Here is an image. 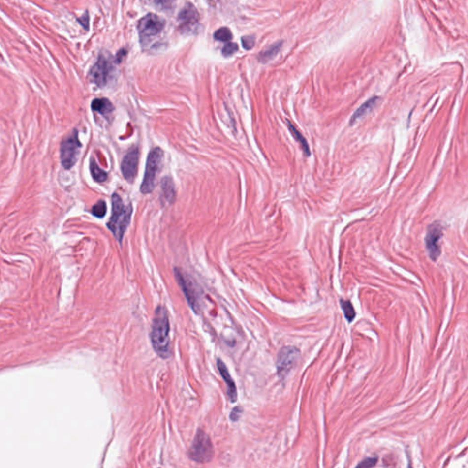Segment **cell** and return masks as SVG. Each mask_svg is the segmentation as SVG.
I'll list each match as a JSON object with an SVG mask.
<instances>
[{
    "label": "cell",
    "instance_id": "obj_1",
    "mask_svg": "<svg viewBox=\"0 0 468 468\" xmlns=\"http://www.w3.org/2000/svg\"><path fill=\"white\" fill-rule=\"evenodd\" d=\"M169 331L170 324L167 309L159 306L155 311L150 340L155 351L162 359H168L171 356Z\"/></svg>",
    "mask_w": 468,
    "mask_h": 468
},
{
    "label": "cell",
    "instance_id": "obj_2",
    "mask_svg": "<svg viewBox=\"0 0 468 468\" xmlns=\"http://www.w3.org/2000/svg\"><path fill=\"white\" fill-rule=\"evenodd\" d=\"M132 212V206L124 204L123 199L117 193L112 196V216L107 227L120 244H122L124 234L130 224Z\"/></svg>",
    "mask_w": 468,
    "mask_h": 468
},
{
    "label": "cell",
    "instance_id": "obj_3",
    "mask_svg": "<svg viewBox=\"0 0 468 468\" xmlns=\"http://www.w3.org/2000/svg\"><path fill=\"white\" fill-rule=\"evenodd\" d=\"M164 161V152L159 148H155L148 154L145 176L141 185V192L149 194L152 192L156 185L157 176L159 174Z\"/></svg>",
    "mask_w": 468,
    "mask_h": 468
},
{
    "label": "cell",
    "instance_id": "obj_4",
    "mask_svg": "<svg viewBox=\"0 0 468 468\" xmlns=\"http://www.w3.org/2000/svg\"><path fill=\"white\" fill-rule=\"evenodd\" d=\"M188 455L193 461L198 463H208L214 455V448L209 436L202 430H199L193 440L192 444L188 451Z\"/></svg>",
    "mask_w": 468,
    "mask_h": 468
},
{
    "label": "cell",
    "instance_id": "obj_5",
    "mask_svg": "<svg viewBox=\"0 0 468 468\" xmlns=\"http://www.w3.org/2000/svg\"><path fill=\"white\" fill-rule=\"evenodd\" d=\"M175 277L190 308H192L194 312L199 313L200 309V292L197 283L191 276L179 268H175Z\"/></svg>",
    "mask_w": 468,
    "mask_h": 468
},
{
    "label": "cell",
    "instance_id": "obj_6",
    "mask_svg": "<svg viewBox=\"0 0 468 468\" xmlns=\"http://www.w3.org/2000/svg\"><path fill=\"white\" fill-rule=\"evenodd\" d=\"M165 27V21L160 17L148 14L138 21V33L142 46H147L160 34Z\"/></svg>",
    "mask_w": 468,
    "mask_h": 468
},
{
    "label": "cell",
    "instance_id": "obj_7",
    "mask_svg": "<svg viewBox=\"0 0 468 468\" xmlns=\"http://www.w3.org/2000/svg\"><path fill=\"white\" fill-rule=\"evenodd\" d=\"M82 144L78 137L77 130H73L61 145V162L66 169L73 167L78 160Z\"/></svg>",
    "mask_w": 468,
    "mask_h": 468
},
{
    "label": "cell",
    "instance_id": "obj_8",
    "mask_svg": "<svg viewBox=\"0 0 468 468\" xmlns=\"http://www.w3.org/2000/svg\"><path fill=\"white\" fill-rule=\"evenodd\" d=\"M115 72V66L111 57L101 54L89 72V78L98 87H104L109 83Z\"/></svg>",
    "mask_w": 468,
    "mask_h": 468
},
{
    "label": "cell",
    "instance_id": "obj_9",
    "mask_svg": "<svg viewBox=\"0 0 468 468\" xmlns=\"http://www.w3.org/2000/svg\"><path fill=\"white\" fill-rule=\"evenodd\" d=\"M300 352L295 346H284L280 350L276 360L277 374L280 378H284L294 368Z\"/></svg>",
    "mask_w": 468,
    "mask_h": 468
},
{
    "label": "cell",
    "instance_id": "obj_10",
    "mask_svg": "<svg viewBox=\"0 0 468 468\" xmlns=\"http://www.w3.org/2000/svg\"><path fill=\"white\" fill-rule=\"evenodd\" d=\"M442 237V227L440 223L435 222L430 225L425 236V245L429 256L433 261H436L441 255V244Z\"/></svg>",
    "mask_w": 468,
    "mask_h": 468
},
{
    "label": "cell",
    "instance_id": "obj_11",
    "mask_svg": "<svg viewBox=\"0 0 468 468\" xmlns=\"http://www.w3.org/2000/svg\"><path fill=\"white\" fill-rule=\"evenodd\" d=\"M199 14L191 3H187L179 15L180 30L183 32H192L199 24Z\"/></svg>",
    "mask_w": 468,
    "mask_h": 468
},
{
    "label": "cell",
    "instance_id": "obj_12",
    "mask_svg": "<svg viewBox=\"0 0 468 468\" xmlns=\"http://www.w3.org/2000/svg\"><path fill=\"white\" fill-rule=\"evenodd\" d=\"M139 163V150L137 147H134L129 150L125 156L121 164L123 176L128 182H133L137 174Z\"/></svg>",
    "mask_w": 468,
    "mask_h": 468
},
{
    "label": "cell",
    "instance_id": "obj_13",
    "mask_svg": "<svg viewBox=\"0 0 468 468\" xmlns=\"http://www.w3.org/2000/svg\"><path fill=\"white\" fill-rule=\"evenodd\" d=\"M217 366H218V372L220 373L221 377L224 379L225 383L227 385V391H228V396L230 398V401L231 403H235L238 399L236 385H235L233 379L231 378V374H230L227 367L225 365L224 362L221 361L220 359H218L217 360Z\"/></svg>",
    "mask_w": 468,
    "mask_h": 468
},
{
    "label": "cell",
    "instance_id": "obj_14",
    "mask_svg": "<svg viewBox=\"0 0 468 468\" xmlns=\"http://www.w3.org/2000/svg\"><path fill=\"white\" fill-rule=\"evenodd\" d=\"M92 109L94 112L99 113L100 115H102L103 117H105L106 119L109 120L110 116L113 114L115 107H114L113 103H111L108 99L98 98V99H94L93 101Z\"/></svg>",
    "mask_w": 468,
    "mask_h": 468
},
{
    "label": "cell",
    "instance_id": "obj_15",
    "mask_svg": "<svg viewBox=\"0 0 468 468\" xmlns=\"http://www.w3.org/2000/svg\"><path fill=\"white\" fill-rule=\"evenodd\" d=\"M378 100H379L378 97H372L370 100H368L366 103H363L359 109L354 113V115L351 117V120H350V124L352 125L354 123L357 122L361 117L365 116L368 113H370L375 107V105L378 103Z\"/></svg>",
    "mask_w": 468,
    "mask_h": 468
},
{
    "label": "cell",
    "instance_id": "obj_16",
    "mask_svg": "<svg viewBox=\"0 0 468 468\" xmlns=\"http://www.w3.org/2000/svg\"><path fill=\"white\" fill-rule=\"evenodd\" d=\"M282 45V41H278L275 44L267 47L266 49H264L263 52L259 54V56H258L259 61L263 63H265V62L271 61L272 59L275 58L276 55L278 54V52H280V49H281Z\"/></svg>",
    "mask_w": 468,
    "mask_h": 468
},
{
    "label": "cell",
    "instance_id": "obj_17",
    "mask_svg": "<svg viewBox=\"0 0 468 468\" xmlns=\"http://www.w3.org/2000/svg\"><path fill=\"white\" fill-rule=\"evenodd\" d=\"M161 186H162V191L167 202L169 203L174 202V200L176 199V190H175V185H174L172 179L165 177L161 181Z\"/></svg>",
    "mask_w": 468,
    "mask_h": 468
},
{
    "label": "cell",
    "instance_id": "obj_18",
    "mask_svg": "<svg viewBox=\"0 0 468 468\" xmlns=\"http://www.w3.org/2000/svg\"><path fill=\"white\" fill-rule=\"evenodd\" d=\"M288 128L289 131L291 132L292 135L294 136L296 141L299 143V145L301 146L302 149L304 151V153L306 154L307 156H309L311 152H310V149H309V146H308V141L307 139L304 137V135H302L301 133L298 131V129L295 127V125H293L291 123L288 121Z\"/></svg>",
    "mask_w": 468,
    "mask_h": 468
},
{
    "label": "cell",
    "instance_id": "obj_19",
    "mask_svg": "<svg viewBox=\"0 0 468 468\" xmlns=\"http://www.w3.org/2000/svg\"><path fill=\"white\" fill-rule=\"evenodd\" d=\"M90 171L93 179L95 180L96 182H103V181L107 180V178H108V174L106 173L103 169L98 166L96 161L94 160V158H91Z\"/></svg>",
    "mask_w": 468,
    "mask_h": 468
},
{
    "label": "cell",
    "instance_id": "obj_20",
    "mask_svg": "<svg viewBox=\"0 0 468 468\" xmlns=\"http://www.w3.org/2000/svg\"><path fill=\"white\" fill-rule=\"evenodd\" d=\"M340 306L342 308V310L344 312V314H345V317H346V320L348 321L349 323H351L355 316H356V311L355 309L353 308L352 304L351 302L346 301V300H340Z\"/></svg>",
    "mask_w": 468,
    "mask_h": 468
},
{
    "label": "cell",
    "instance_id": "obj_21",
    "mask_svg": "<svg viewBox=\"0 0 468 468\" xmlns=\"http://www.w3.org/2000/svg\"><path fill=\"white\" fill-rule=\"evenodd\" d=\"M214 39L221 42H229L232 39V33L228 28H220L214 33Z\"/></svg>",
    "mask_w": 468,
    "mask_h": 468
},
{
    "label": "cell",
    "instance_id": "obj_22",
    "mask_svg": "<svg viewBox=\"0 0 468 468\" xmlns=\"http://www.w3.org/2000/svg\"><path fill=\"white\" fill-rule=\"evenodd\" d=\"M106 212H107V207H106V203H105L104 200H100L92 209L93 215L95 216L97 218L104 217L105 214H106Z\"/></svg>",
    "mask_w": 468,
    "mask_h": 468
},
{
    "label": "cell",
    "instance_id": "obj_23",
    "mask_svg": "<svg viewBox=\"0 0 468 468\" xmlns=\"http://www.w3.org/2000/svg\"><path fill=\"white\" fill-rule=\"evenodd\" d=\"M238 51V45L235 43L228 42L222 49V53L225 57H230Z\"/></svg>",
    "mask_w": 468,
    "mask_h": 468
},
{
    "label": "cell",
    "instance_id": "obj_24",
    "mask_svg": "<svg viewBox=\"0 0 468 468\" xmlns=\"http://www.w3.org/2000/svg\"><path fill=\"white\" fill-rule=\"evenodd\" d=\"M378 462V457H369L366 458L363 461L360 462L358 465V468H372L374 467Z\"/></svg>",
    "mask_w": 468,
    "mask_h": 468
},
{
    "label": "cell",
    "instance_id": "obj_25",
    "mask_svg": "<svg viewBox=\"0 0 468 468\" xmlns=\"http://www.w3.org/2000/svg\"><path fill=\"white\" fill-rule=\"evenodd\" d=\"M242 44L245 50H250L255 44V39L252 36H246L242 39Z\"/></svg>",
    "mask_w": 468,
    "mask_h": 468
},
{
    "label": "cell",
    "instance_id": "obj_26",
    "mask_svg": "<svg viewBox=\"0 0 468 468\" xmlns=\"http://www.w3.org/2000/svg\"><path fill=\"white\" fill-rule=\"evenodd\" d=\"M242 413H243V408L242 407H235L231 411V415H230L231 421L237 422L241 415H242Z\"/></svg>",
    "mask_w": 468,
    "mask_h": 468
},
{
    "label": "cell",
    "instance_id": "obj_27",
    "mask_svg": "<svg viewBox=\"0 0 468 468\" xmlns=\"http://www.w3.org/2000/svg\"><path fill=\"white\" fill-rule=\"evenodd\" d=\"M78 20L80 21V23H81L85 29H88V28H89V16H88V14H84V16L81 17L80 19H78Z\"/></svg>",
    "mask_w": 468,
    "mask_h": 468
},
{
    "label": "cell",
    "instance_id": "obj_28",
    "mask_svg": "<svg viewBox=\"0 0 468 468\" xmlns=\"http://www.w3.org/2000/svg\"><path fill=\"white\" fill-rule=\"evenodd\" d=\"M125 54V51H124V50H122V51H120V52H118V55H117V59H118V60H117V62H121V60L123 59V56H124Z\"/></svg>",
    "mask_w": 468,
    "mask_h": 468
}]
</instances>
